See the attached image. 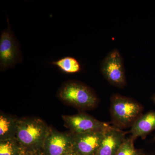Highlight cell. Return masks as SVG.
Listing matches in <instances>:
<instances>
[{
  "mask_svg": "<svg viewBox=\"0 0 155 155\" xmlns=\"http://www.w3.org/2000/svg\"><path fill=\"white\" fill-rule=\"evenodd\" d=\"M50 129L45 122L39 118H19L15 140L22 151H43L45 140Z\"/></svg>",
  "mask_w": 155,
  "mask_h": 155,
  "instance_id": "cell-1",
  "label": "cell"
},
{
  "mask_svg": "<svg viewBox=\"0 0 155 155\" xmlns=\"http://www.w3.org/2000/svg\"><path fill=\"white\" fill-rule=\"evenodd\" d=\"M22 151L16 140H0V155H20Z\"/></svg>",
  "mask_w": 155,
  "mask_h": 155,
  "instance_id": "cell-13",
  "label": "cell"
},
{
  "mask_svg": "<svg viewBox=\"0 0 155 155\" xmlns=\"http://www.w3.org/2000/svg\"><path fill=\"white\" fill-rule=\"evenodd\" d=\"M20 155H44L42 151H22Z\"/></svg>",
  "mask_w": 155,
  "mask_h": 155,
  "instance_id": "cell-15",
  "label": "cell"
},
{
  "mask_svg": "<svg viewBox=\"0 0 155 155\" xmlns=\"http://www.w3.org/2000/svg\"><path fill=\"white\" fill-rule=\"evenodd\" d=\"M152 100H153V102L155 104V94L152 97Z\"/></svg>",
  "mask_w": 155,
  "mask_h": 155,
  "instance_id": "cell-17",
  "label": "cell"
},
{
  "mask_svg": "<svg viewBox=\"0 0 155 155\" xmlns=\"http://www.w3.org/2000/svg\"><path fill=\"white\" fill-rule=\"evenodd\" d=\"M134 140L131 136L125 138L116 155H139L138 151L134 147Z\"/></svg>",
  "mask_w": 155,
  "mask_h": 155,
  "instance_id": "cell-14",
  "label": "cell"
},
{
  "mask_svg": "<svg viewBox=\"0 0 155 155\" xmlns=\"http://www.w3.org/2000/svg\"></svg>",
  "mask_w": 155,
  "mask_h": 155,
  "instance_id": "cell-18",
  "label": "cell"
},
{
  "mask_svg": "<svg viewBox=\"0 0 155 155\" xmlns=\"http://www.w3.org/2000/svg\"><path fill=\"white\" fill-rule=\"evenodd\" d=\"M155 130V111L142 114L131 127V136L134 140L138 137L144 138Z\"/></svg>",
  "mask_w": 155,
  "mask_h": 155,
  "instance_id": "cell-10",
  "label": "cell"
},
{
  "mask_svg": "<svg viewBox=\"0 0 155 155\" xmlns=\"http://www.w3.org/2000/svg\"><path fill=\"white\" fill-rule=\"evenodd\" d=\"M58 96L64 102L81 110L92 109L98 102L96 95L91 88L75 81L64 83L59 90Z\"/></svg>",
  "mask_w": 155,
  "mask_h": 155,
  "instance_id": "cell-2",
  "label": "cell"
},
{
  "mask_svg": "<svg viewBox=\"0 0 155 155\" xmlns=\"http://www.w3.org/2000/svg\"><path fill=\"white\" fill-rule=\"evenodd\" d=\"M8 27L3 30L0 37V70L5 71L14 68L22 61L20 45L11 29L8 19Z\"/></svg>",
  "mask_w": 155,
  "mask_h": 155,
  "instance_id": "cell-4",
  "label": "cell"
},
{
  "mask_svg": "<svg viewBox=\"0 0 155 155\" xmlns=\"http://www.w3.org/2000/svg\"><path fill=\"white\" fill-rule=\"evenodd\" d=\"M125 138L123 131L110 126L104 133L97 155H116Z\"/></svg>",
  "mask_w": 155,
  "mask_h": 155,
  "instance_id": "cell-9",
  "label": "cell"
},
{
  "mask_svg": "<svg viewBox=\"0 0 155 155\" xmlns=\"http://www.w3.org/2000/svg\"><path fill=\"white\" fill-rule=\"evenodd\" d=\"M101 71L109 83L117 87L126 84L123 58L119 51L113 50L102 61Z\"/></svg>",
  "mask_w": 155,
  "mask_h": 155,
  "instance_id": "cell-5",
  "label": "cell"
},
{
  "mask_svg": "<svg viewBox=\"0 0 155 155\" xmlns=\"http://www.w3.org/2000/svg\"><path fill=\"white\" fill-rule=\"evenodd\" d=\"M62 117L65 126L75 134L94 131L104 132L110 127L105 122L82 113L70 116L64 115Z\"/></svg>",
  "mask_w": 155,
  "mask_h": 155,
  "instance_id": "cell-6",
  "label": "cell"
},
{
  "mask_svg": "<svg viewBox=\"0 0 155 155\" xmlns=\"http://www.w3.org/2000/svg\"><path fill=\"white\" fill-rule=\"evenodd\" d=\"M62 155H78L73 149L70 150Z\"/></svg>",
  "mask_w": 155,
  "mask_h": 155,
  "instance_id": "cell-16",
  "label": "cell"
},
{
  "mask_svg": "<svg viewBox=\"0 0 155 155\" xmlns=\"http://www.w3.org/2000/svg\"><path fill=\"white\" fill-rule=\"evenodd\" d=\"M52 64L67 74H74L80 72L81 67L78 61L72 57H64L58 61H53Z\"/></svg>",
  "mask_w": 155,
  "mask_h": 155,
  "instance_id": "cell-12",
  "label": "cell"
},
{
  "mask_svg": "<svg viewBox=\"0 0 155 155\" xmlns=\"http://www.w3.org/2000/svg\"><path fill=\"white\" fill-rule=\"evenodd\" d=\"M18 118L1 112L0 114V140L15 139Z\"/></svg>",
  "mask_w": 155,
  "mask_h": 155,
  "instance_id": "cell-11",
  "label": "cell"
},
{
  "mask_svg": "<svg viewBox=\"0 0 155 155\" xmlns=\"http://www.w3.org/2000/svg\"><path fill=\"white\" fill-rule=\"evenodd\" d=\"M104 132L72 133V149L78 155H97Z\"/></svg>",
  "mask_w": 155,
  "mask_h": 155,
  "instance_id": "cell-8",
  "label": "cell"
},
{
  "mask_svg": "<svg viewBox=\"0 0 155 155\" xmlns=\"http://www.w3.org/2000/svg\"><path fill=\"white\" fill-rule=\"evenodd\" d=\"M73 134L61 132L51 128L43 147L44 155H62L72 149Z\"/></svg>",
  "mask_w": 155,
  "mask_h": 155,
  "instance_id": "cell-7",
  "label": "cell"
},
{
  "mask_svg": "<svg viewBox=\"0 0 155 155\" xmlns=\"http://www.w3.org/2000/svg\"><path fill=\"white\" fill-rule=\"evenodd\" d=\"M143 107L132 99L121 95H113L111 98L110 114L112 122L116 127H131L142 115Z\"/></svg>",
  "mask_w": 155,
  "mask_h": 155,
  "instance_id": "cell-3",
  "label": "cell"
}]
</instances>
